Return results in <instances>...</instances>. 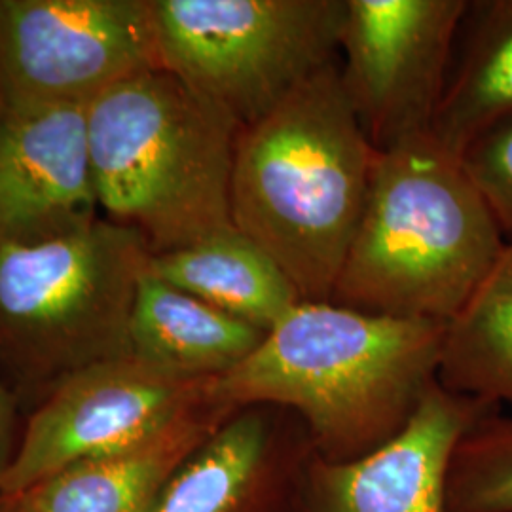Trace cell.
<instances>
[{
	"mask_svg": "<svg viewBox=\"0 0 512 512\" xmlns=\"http://www.w3.org/2000/svg\"><path fill=\"white\" fill-rule=\"evenodd\" d=\"M446 323L300 302L211 385L230 412L279 406L302 421L317 458L348 463L395 439L439 380Z\"/></svg>",
	"mask_w": 512,
	"mask_h": 512,
	"instance_id": "1",
	"label": "cell"
},
{
	"mask_svg": "<svg viewBox=\"0 0 512 512\" xmlns=\"http://www.w3.org/2000/svg\"><path fill=\"white\" fill-rule=\"evenodd\" d=\"M376 154L338 63L239 129L232 222L274 258L302 300L330 302L365 209Z\"/></svg>",
	"mask_w": 512,
	"mask_h": 512,
	"instance_id": "2",
	"label": "cell"
},
{
	"mask_svg": "<svg viewBox=\"0 0 512 512\" xmlns=\"http://www.w3.org/2000/svg\"><path fill=\"white\" fill-rule=\"evenodd\" d=\"M461 156L433 133L376 154L365 209L330 302L450 323L505 249Z\"/></svg>",
	"mask_w": 512,
	"mask_h": 512,
	"instance_id": "3",
	"label": "cell"
},
{
	"mask_svg": "<svg viewBox=\"0 0 512 512\" xmlns=\"http://www.w3.org/2000/svg\"><path fill=\"white\" fill-rule=\"evenodd\" d=\"M93 186L103 217L147 239L152 255L232 228L230 184L238 122L156 69L86 109Z\"/></svg>",
	"mask_w": 512,
	"mask_h": 512,
	"instance_id": "4",
	"label": "cell"
},
{
	"mask_svg": "<svg viewBox=\"0 0 512 512\" xmlns=\"http://www.w3.org/2000/svg\"><path fill=\"white\" fill-rule=\"evenodd\" d=\"M150 258L147 239L105 217L65 238L0 245V382L25 416L78 372L131 355Z\"/></svg>",
	"mask_w": 512,
	"mask_h": 512,
	"instance_id": "5",
	"label": "cell"
},
{
	"mask_svg": "<svg viewBox=\"0 0 512 512\" xmlns=\"http://www.w3.org/2000/svg\"><path fill=\"white\" fill-rule=\"evenodd\" d=\"M162 69L241 128L340 59L346 0H152Z\"/></svg>",
	"mask_w": 512,
	"mask_h": 512,
	"instance_id": "6",
	"label": "cell"
},
{
	"mask_svg": "<svg viewBox=\"0 0 512 512\" xmlns=\"http://www.w3.org/2000/svg\"><path fill=\"white\" fill-rule=\"evenodd\" d=\"M162 69L152 0H0V101L82 107Z\"/></svg>",
	"mask_w": 512,
	"mask_h": 512,
	"instance_id": "7",
	"label": "cell"
},
{
	"mask_svg": "<svg viewBox=\"0 0 512 512\" xmlns=\"http://www.w3.org/2000/svg\"><path fill=\"white\" fill-rule=\"evenodd\" d=\"M467 0H346L340 76L378 152L431 133Z\"/></svg>",
	"mask_w": 512,
	"mask_h": 512,
	"instance_id": "8",
	"label": "cell"
},
{
	"mask_svg": "<svg viewBox=\"0 0 512 512\" xmlns=\"http://www.w3.org/2000/svg\"><path fill=\"white\" fill-rule=\"evenodd\" d=\"M215 380L183 378L133 355L78 372L25 416L0 494H25L74 463L156 437L209 403Z\"/></svg>",
	"mask_w": 512,
	"mask_h": 512,
	"instance_id": "9",
	"label": "cell"
},
{
	"mask_svg": "<svg viewBox=\"0 0 512 512\" xmlns=\"http://www.w3.org/2000/svg\"><path fill=\"white\" fill-rule=\"evenodd\" d=\"M497 406L437 382L393 440L365 458L329 463L311 456L293 512H450L446 476L452 454Z\"/></svg>",
	"mask_w": 512,
	"mask_h": 512,
	"instance_id": "10",
	"label": "cell"
},
{
	"mask_svg": "<svg viewBox=\"0 0 512 512\" xmlns=\"http://www.w3.org/2000/svg\"><path fill=\"white\" fill-rule=\"evenodd\" d=\"M97 219L86 109L0 101V245L65 238Z\"/></svg>",
	"mask_w": 512,
	"mask_h": 512,
	"instance_id": "11",
	"label": "cell"
},
{
	"mask_svg": "<svg viewBox=\"0 0 512 512\" xmlns=\"http://www.w3.org/2000/svg\"><path fill=\"white\" fill-rule=\"evenodd\" d=\"M311 456L293 412L239 408L171 476L154 512H293Z\"/></svg>",
	"mask_w": 512,
	"mask_h": 512,
	"instance_id": "12",
	"label": "cell"
},
{
	"mask_svg": "<svg viewBox=\"0 0 512 512\" xmlns=\"http://www.w3.org/2000/svg\"><path fill=\"white\" fill-rule=\"evenodd\" d=\"M232 414L211 397L156 437L74 463L12 497L31 512H154L171 476Z\"/></svg>",
	"mask_w": 512,
	"mask_h": 512,
	"instance_id": "13",
	"label": "cell"
},
{
	"mask_svg": "<svg viewBox=\"0 0 512 512\" xmlns=\"http://www.w3.org/2000/svg\"><path fill=\"white\" fill-rule=\"evenodd\" d=\"M264 334L148 270L139 281L129 348L143 363L183 378L215 380L241 365Z\"/></svg>",
	"mask_w": 512,
	"mask_h": 512,
	"instance_id": "14",
	"label": "cell"
},
{
	"mask_svg": "<svg viewBox=\"0 0 512 512\" xmlns=\"http://www.w3.org/2000/svg\"><path fill=\"white\" fill-rule=\"evenodd\" d=\"M148 272L264 332L304 302L274 258L236 226L152 255Z\"/></svg>",
	"mask_w": 512,
	"mask_h": 512,
	"instance_id": "15",
	"label": "cell"
},
{
	"mask_svg": "<svg viewBox=\"0 0 512 512\" xmlns=\"http://www.w3.org/2000/svg\"><path fill=\"white\" fill-rule=\"evenodd\" d=\"M459 37V59L431 133L463 156L476 137L512 114V0L469 2Z\"/></svg>",
	"mask_w": 512,
	"mask_h": 512,
	"instance_id": "16",
	"label": "cell"
},
{
	"mask_svg": "<svg viewBox=\"0 0 512 512\" xmlns=\"http://www.w3.org/2000/svg\"><path fill=\"white\" fill-rule=\"evenodd\" d=\"M437 380L458 395L512 406V243L446 323Z\"/></svg>",
	"mask_w": 512,
	"mask_h": 512,
	"instance_id": "17",
	"label": "cell"
},
{
	"mask_svg": "<svg viewBox=\"0 0 512 512\" xmlns=\"http://www.w3.org/2000/svg\"><path fill=\"white\" fill-rule=\"evenodd\" d=\"M446 499L450 512H512V418L494 412L459 440Z\"/></svg>",
	"mask_w": 512,
	"mask_h": 512,
	"instance_id": "18",
	"label": "cell"
},
{
	"mask_svg": "<svg viewBox=\"0 0 512 512\" xmlns=\"http://www.w3.org/2000/svg\"><path fill=\"white\" fill-rule=\"evenodd\" d=\"M507 243H512V114L495 122L461 156Z\"/></svg>",
	"mask_w": 512,
	"mask_h": 512,
	"instance_id": "19",
	"label": "cell"
},
{
	"mask_svg": "<svg viewBox=\"0 0 512 512\" xmlns=\"http://www.w3.org/2000/svg\"><path fill=\"white\" fill-rule=\"evenodd\" d=\"M23 425L25 414L14 395L0 382V488L16 458Z\"/></svg>",
	"mask_w": 512,
	"mask_h": 512,
	"instance_id": "20",
	"label": "cell"
},
{
	"mask_svg": "<svg viewBox=\"0 0 512 512\" xmlns=\"http://www.w3.org/2000/svg\"><path fill=\"white\" fill-rule=\"evenodd\" d=\"M0 512H31L18 497L0 494Z\"/></svg>",
	"mask_w": 512,
	"mask_h": 512,
	"instance_id": "21",
	"label": "cell"
}]
</instances>
